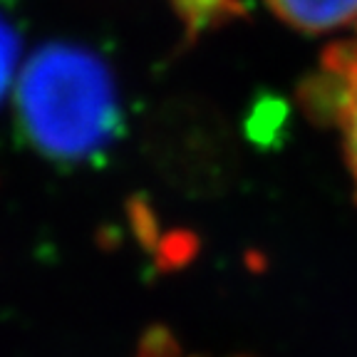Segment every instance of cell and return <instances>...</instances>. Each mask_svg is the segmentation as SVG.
<instances>
[{
  "mask_svg": "<svg viewBox=\"0 0 357 357\" xmlns=\"http://www.w3.org/2000/svg\"><path fill=\"white\" fill-rule=\"evenodd\" d=\"M15 122L22 142L47 162L100 159L119 137L117 79L87 45L55 40L28 57L15 87Z\"/></svg>",
  "mask_w": 357,
  "mask_h": 357,
  "instance_id": "1",
  "label": "cell"
},
{
  "mask_svg": "<svg viewBox=\"0 0 357 357\" xmlns=\"http://www.w3.org/2000/svg\"><path fill=\"white\" fill-rule=\"evenodd\" d=\"M301 107L312 122L335 127L357 201V33L333 43L301 82Z\"/></svg>",
  "mask_w": 357,
  "mask_h": 357,
  "instance_id": "2",
  "label": "cell"
},
{
  "mask_svg": "<svg viewBox=\"0 0 357 357\" xmlns=\"http://www.w3.org/2000/svg\"><path fill=\"white\" fill-rule=\"evenodd\" d=\"M17 55H20V38L13 22L0 13V102L6 97L8 87L13 82L17 67Z\"/></svg>",
  "mask_w": 357,
  "mask_h": 357,
  "instance_id": "5",
  "label": "cell"
},
{
  "mask_svg": "<svg viewBox=\"0 0 357 357\" xmlns=\"http://www.w3.org/2000/svg\"><path fill=\"white\" fill-rule=\"evenodd\" d=\"M288 28L323 35L357 25V0H263Z\"/></svg>",
  "mask_w": 357,
  "mask_h": 357,
  "instance_id": "3",
  "label": "cell"
},
{
  "mask_svg": "<svg viewBox=\"0 0 357 357\" xmlns=\"http://www.w3.org/2000/svg\"><path fill=\"white\" fill-rule=\"evenodd\" d=\"M172 6L189 35H199L206 28H216L223 20L238 15L236 0H172Z\"/></svg>",
  "mask_w": 357,
  "mask_h": 357,
  "instance_id": "4",
  "label": "cell"
}]
</instances>
